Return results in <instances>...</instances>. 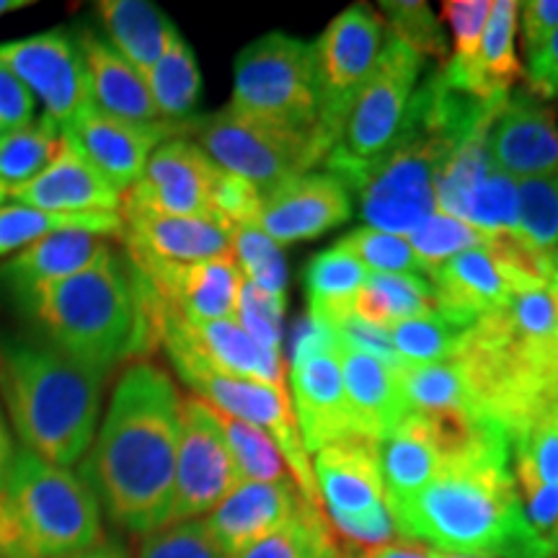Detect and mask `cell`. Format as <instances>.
Listing matches in <instances>:
<instances>
[{
    "instance_id": "cell-1",
    "label": "cell",
    "mask_w": 558,
    "mask_h": 558,
    "mask_svg": "<svg viewBox=\"0 0 558 558\" xmlns=\"http://www.w3.org/2000/svg\"><path fill=\"white\" fill-rule=\"evenodd\" d=\"M181 399L166 369L135 362L117 380L81 476L114 525L145 535L163 527L173 497Z\"/></svg>"
},
{
    "instance_id": "cell-2",
    "label": "cell",
    "mask_w": 558,
    "mask_h": 558,
    "mask_svg": "<svg viewBox=\"0 0 558 558\" xmlns=\"http://www.w3.org/2000/svg\"><path fill=\"white\" fill-rule=\"evenodd\" d=\"M396 533L418 546L484 558H554L530 530L501 427L452 458L414 497L390 505Z\"/></svg>"
},
{
    "instance_id": "cell-3",
    "label": "cell",
    "mask_w": 558,
    "mask_h": 558,
    "mask_svg": "<svg viewBox=\"0 0 558 558\" xmlns=\"http://www.w3.org/2000/svg\"><path fill=\"white\" fill-rule=\"evenodd\" d=\"M478 414L505 427L509 442L558 409V284L522 288L505 308L478 318L452 354Z\"/></svg>"
},
{
    "instance_id": "cell-4",
    "label": "cell",
    "mask_w": 558,
    "mask_h": 558,
    "mask_svg": "<svg viewBox=\"0 0 558 558\" xmlns=\"http://www.w3.org/2000/svg\"><path fill=\"white\" fill-rule=\"evenodd\" d=\"M107 369L41 339L0 337V396L21 448L60 469L86 458L99 432Z\"/></svg>"
},
{
    "instance_id": "cell-5",
    "label": "cell",
    "mask_w": 558,
    "mask_h": 558,
    "mask_svg": "<svg viewBox=\"0 0 558 558\" xmlns=\"http://www.w3.org/2000/svg\"><path fill=\"white\" fill-rule=\"evenodd\" d=\"M47 344L88 367L109 369L140 349V308L132 277L114 248L78 275L21 300Z\"/></svg>"
},
{
    "instance_id": "cell-6",
    "label": "cell",
    "mask_w": 558,
    "mask_h": 558,
    "mask_svg": "<svg viewBox=\"0 0 558 558\" xmlns=\"http://www.w3.org/2000/svg\"><path fill=\"white\" fill-rule=\"evenodd\" d=\"M9 558H65L101 546V505L73 469L16 450L3 494Z\"/></svg>"
},
{
    "instance_id": "cell-7",
    "label": "cell",
    "mask_w": 558,
    "mask_h": 558,
    "mask_svg": "<svg viewBox=\"0 0 558 558\" xmlns=\"http://www.w3.org/2000/svg\"><path fill=\"white\" fill-rule=\"evenodd\" d=\"M230 109L282 130L324 135L313 45L269 32L243 47L235 60Z\"/></svg>"
},
{
    "instance_id": "cell-8",
    "label": "cell",
    "mask_w": 558,
    "mask_h": 558,
    "mask_svg": "<svg viewBox=\"0 0 558 558\" xmlns=\"http://www.w3.org/2000/svg\"><path fill=\"white\" fill-rule=\"evenodd\" d=\"M422 65L424 60L388 32L378 65L349 111L339 143L324 158L329 169L326 173L339 179L347 190L396 143Z\"/></svg>"
},
{
    "instance_id": "cell-9",
    "label": "cell",
    "mask_w": 558,
    "mask_h": 558,
    "mask_svg": "<svg viewBox=\"0 0 558 558\" xmlns=\"http://www.w3.org/2000/svg\"><path fill=\"white\" fill-rule=\"evenodd\" d=\"M194 135L213 163L251 181L262 194L308 173L333 150L331 140L320 132L282 130L230 107L194 124Z\"/></svg>"
},
{
    "instance_id": "cell-10",
    "label": "cell",
    "mask_w": 558,
    "mask_h": 558,
    "mask_svg": "<svg viewBox=\"0 0 558 558\" xmlns=\"http://www.w3.org/2000/svg\"><path fill=\"white\" fill-rule=\"evenodd\" d=\"M320 509L347 546L373 548L396 538L383 484L378 442L352 437L318 450L313 460Z\"/></svg>"
},
{
    "instance_id": "cell-11",
    "label": "cell",
    "mask_w": 558,
    "mask_h": 558,
    "mask_svg": "<svg viewBox=\"0 0 558 558\" xmlns=\"http://www.w3.org/2000/svg\"><path fill=\"white\" fill-rule=\"evenodd\" d=\"M388 39V26L380 13L357 3L341 11L326 26L316 45V81H318V120L324 135L333 145L357 101L360 90L378 65Z\"/></svg>"
},
{
    "instance_id": "cell-12",
    "label": "cell",
    "mask_w": 558,
    "mask_h": 558,
    "mask_svg": "<svg viewBox=\"0 0 558 558\" xmlns=\"http://www.w3.org/2000/svg\"><path fill=\"white\" fill-rule=\"evenodd\" d=\"M290 401L308 456L352 439L337 339L329 326L305 318L295 339L290 369Z\"/></svg>"
},
{
    "instance_id": "cell-13",
    "label": "cell",
    "mask_w": 558,
    "mask_h": 558,
    "mask_svg": "<svg viewBox=\"0 0 558 558\" xmlns=\"http://www.w3.org/2000/svg\"><path fill=\"white\" fill-rule=\"evenodd\" d=\"M239 484L213 411L199 399H181L177 471L166 525L205 520Z\"/></svg>"
},
{
    "instance_id": "cell-14",
    "label": "cell",
    "mask_w": 558,
    "mask_h": 558,
    "mask_svg": "<svg viewBox=\"0 0 558 558\" xmlns=\"http://www.w3.org/2000/svg\"><path fill=\"white\" fill-rule=\"evenodd\" d=\"M0 65L9 68L26 90L45 104V117L60 124V130L88 107L86 68L75 34L50 29L3 41Z\"/></svg>"
},
{
    "instance_id": "cell-15",
    "label": "cell",
    "mask_w": 558,
    "mask_h": 558,
    "mask_svg": "<svg viewBox=\"0 0 558 558\" xmlns=\"http://www.w3.org/2000/svg\"><path fill=\"white\" fill-rule=\"evenodd\" d=\"M427 277L437 311L463 329H471L478 318L505 308L518 290L554 282L527 275L492 246L463 251L432 269Z\"/></svg>"
},
{
    "instance_id": "cell-16",
    "label": "cell",
    "mask_w": 558,
    "mask_h": 558,
    "mask_svg": "<svg viewBox=\"0 0 558 558\" xmlns=\"http://www.w3.org/2000/svg\"><path fill=\"white\" fill-rule=\"evenodd\" d=\"M186 128L190 124H137L114 120L88 104L62 132L68 143L122 194L137 184L158 145Z\"/></svg>"
},
{
    "instance_id": "cell-17",
    "label": "cell",
    "mask_w": 558,
    "mask_h": 558,
    "mask_svg": "<svg viewBox=\"0 0 558 558\" xmlns=\"http://www.w3.org/2000/svg\"><path fill=\"white\" fill-rule=\"evenodd\" d=\"M166 311L186 324L233 320L239 313L243 279L233 254L199 264L132 262Z\"/></svg>"
},
{
    "instance_id": "cell-18",
    "label": "cell",
    "mask_w": 558,
    "mask_h": 558,
    "mask_svg": "<svg viewBox=\"0 0 558 558\" xmlns=\"http://www.w3.org/2000/svg\"><path fill=\"white\" fill-rule=\"evenodd\" d=\"M215 177L218 163H213L197 143L171 137L153 153L143 177L122 199V207L177 218H209Z\"/></svg>"
},
{
    "instance_id": "cell-19",
    "label": "cell",
    "mask_w": 558,
    "mask_h": 558,
    "mask_svg": "<svg viewBox=\"0 0 558 558\" xmlns=\"http://www.w3.org/2000/svg\"><path fill=\"white\" fill-rule=\"evenodd\" d=\"M352 218L349 190L331 173H303L264 194L256 226L277 246L320 239Z\"/></svg>"
},
{
    "instance_id": "cell-20",
    "label": "cell",
    "mask_w": 558,
    "mask_h": 558,
    "mask_svg": "<svg viewBox=\"0 0 558 558\" xmlns=\"http://www.w3.org/2000/svg\"><path fill=\"white\" fill-rule=\"evenodd\" d=\"M488 156L512 179L558 177L556 111L535 94H509L488 130Z\"/></svg>"
},
{
    "instance_id": "cell-21",
    "label": "cell",
    "mask_w": 558,
    "mask_h": 558,
    "mask_svg": "<svg viewBox=\"0 0 558 558\" xmlns=\"http://www.w3.org/2000/svg\"><path fill=\"white\" fill-rule=\"evenodd\" d=\"M303 505V494L292 478L275 484L246 481L207 514L205 527L222 556L233 558L288 525Z\"/></svg>"
},
{
    "instance_id": "cell-22",
    "label": "cell",
    "mask_w": 558,
    "mask_h": 558,
    "mask_svg": "<svg viewBox=\"0 0 558 558\" xmlns=\"http://www.w3.org/2000/svg\"><path fill=\"white\" fill-rule=\"evenodd\" d=\"M124 241L132 262L199 264L230 256V233L213 218H177L122 207Z\"/></svg>"
},
{
    "instance_id": "cell-23",
    "label": "cell",
    "mask_w": 558,
    "mask_h": 558,
    "mask_svg": "<svg viewBox=\"0 0 558 558\" xmlns=\"http://www.w3.org/2000/svg\"><path fill=\"white\" fill-rule=\"evenodd\" d=\"M9 199L13 205L47 213H122V194L68 143V137L60 156L29 184L9 190Z\"/></svg>"
},
{
    "instance_id": "cell-24",
    "label": "cell",
    "mask_w": 558,
    "mask_h": 558,
    "mask_svg": "<svg viewBox=\"0 0 558 558\" xmlns=\"http://www.w3.org/2000/svg\"><path fill=\"white\" fill-rule=\"evenodd\" d=\"M337 357L354 437L378 442L407 414L396 369L341 339H337Z\"/></svg>"
},
{
    "instance_id": "cell-25",
    "label": "cell",
    "mask_w": 558,
    "mask_h": 558,
    "mask_svg": "<svg viewBox=\"0 0 558 558\" xmlns=\"http://www.w3.org/2000/svg\"><path fill=\"white\" fill-rule=\"evenodd\" d=\"M75 41H78L83 68H86L90 107L124 122H163L153 104L148 83L120 52H114L107 39L94 29H78Z\"/></svg>"
},
{
    "instance_id": "cell-26",
    "label": "cell",
    "mask_w": 558,
    "mask_h": 558,
    "mask_svg": "<svg viewBox=\"0 0 558 558\" xmlns=\"http://www.w3.org/2000/svg\"><path fill=\"white\" fill-rule=\"evenodd\" d=\"M111 246L104 235L88 230H62L32 246L16 251L11 259L0 264V288L9 290L13 300L29 298L45 284L60 282L88 269L107 254Z\"/></svg>"
},
{
    "instance_id": "cell-27",
    "label": "cell",
    "mask_w": 558,
    "mask_h": 558,
    "mask_svg": "<svg viewBox=\"0 0 558 558\" xmlns=\"http://www.w3.org/2000/svg\"><path fill=\"white\" fill-rule=\"evenodd\" d=\"M107 41L140 75H145L163 58L179 37L173 21L148 0H101L96 3Z\"/></svg>"
},
{
    "instance_id": "cell-28",
    "label": "cell",
    "mask_w": 558,
    "mask_h": 558,
    "mask_svg": "<svg viewBox=\"0 0 558 558\" xmlns=\"http://www.w3.org/2000/svg\"><path fill=\"white\" fill-rule=\"evenodd\" d=\"M367 277L369 271L341 243L320 251L305 269L308 318L329 326V329L344 324L352 318L354 300H357Z\"/></svg>"
},
{
    "instance_id": "cell-29",
    "label": "cell",
    "mask_w": 558,
    "mask_h": 558,
    "mask_svg": "<svg viewBox=\"0 0 558 558\" xmlns=\"http://www.w3.org/2000/svg\"><path fill=\"white\" fill-rule=\"evenodd\" d=\"M396 378L407 411L429 416H481L456 357L432 365H401Z\"/></svg>"
},
{
    "instance_id": "cell-30",
    "label": "cell",
    "mask_w": 558,
    "mask_h": 558,
    "mask_svg": "<svg viewBox=\"0 0 558 558\" xmlns=\"http://www.w3.org/2000/svg\"><path fill=\"white\" fill-rule=\"evenodd\" d=\"M437 311L429 279L403 275H369L354 300L352 316L380 331H393L403 320Z\"/></svg>"
},
{
    "instance_id": "cell-31",
    "label": "cell",
    "mask_w": 558,
    "mask_h": 558,
    "mask_svg": "<svg viewBox=\"0 0 558 558\" xmlns=\"http://www.w3.org/2000/svg\"><path fill=\"white\" fill-rule=\"evenodd\" d=\"M62 230H88L96 235H122L124 220L122 213H47V209H34L24 205H3L0 207V256L13 254L32 246L34 241L47 239Z\"/></svg>"
},
{
    "instance_id": "cell-32",
    "label": "cell",
    "mask_w": 558,
    "mask_h": 558,
    "mask_svg": "<svg viewBox=\"0 0 558 558\" xmlns=\"http://www.w3.org/2000/svg\"><path fill=\"white\" fill-rule=\"evenodd\" d=\"M514 34H518V3L494 0L478 52V81L484 101L507 99L514 83L525 75L514 52Z\"/></svg>"
},
{
    "instance_id": "cell-33",
    "label": "cell",
    "mask_w": 558,
    "mask_h": 558,
    "mask_svg": "<svg viewBox=\"0 0 558 558\" xmlns=\"http://www.w3.org/2000/svg\"><path fill=\"white\" fill-rule=\"evenodd\" d=\"M156 104L158 117L171 124H186L192 111L197 109L202 96V73L194 50L186 39L179 37L171 41L156 65L143 75Z\"/></svg>"
},
{
    "instance_id": "cell-34",
    "label": "cell",
    "mask_w": 558,
    "mask_h": 558,
    "mask_svg": "<svg viewBox=\"0 0 558 558\" xmlns=\"http://www.w3.org/2000/svg\"><path fill=\"white\" fill-rule=\"evenodd\" d=\"M488 11H492V0H445L442 3V16L452 32L456 50L439 68V73L452 88L478 101H484L478 81V52Z\"/></svg>"
},
{
    "instance_id": "cell-35",
    "label": "cell",
    "mask_w": 558,
    "mask_h": 558,
    "mask_svg": "<svg viewBox=\"0 0 558 558\" xmlns=\"http://www.w3.org/2000/svg\"><path fill=\"white\" fill-rule=\"evenodd\" d=\"M233 558H352V546L333 533L324 509L305 501L288 525Z\"/></svg>"
},
{
    "instance_id": "cell-36",
    "label": "cell",
    "mask_w": 558,
    "mask_h": 558,
    "mask_svg": "<svg viewBox=\"0 0 558 558\" xmlns=\"http://www.w3.org/2000/svg\"><path fill=\"white\" fill-rule=\"evenodd\" d=\"M65 145V132L50 117H39L26 128L0 137V186L16 190L37 179Z\"/></svg>"
},
{
    "instance_id": "cell-37",
    "label": "cell",
    "mask_w": 558,
    "mask_h": 558,
    "mask_svg": "<svg viewBox=\"0 0 558 558\" xmlns=\"http://www.w3.org/2000/svg\"><path fill=\"white\" fill-rule=\"evenodd\" d=\"M209 411H213L215 424H218L220 435L226 439V448L230 452V460H233L241 484H246V481L275 484V481L290 478L288 463H284L282 452H279L275 439L267 432L254 427V424L241 422V418L222 414V411L213 407H209Z\"/></svg>"
},
{
    "instance_id": "cell-38",
    "label": "cell",
    "mask_w": 558,
    "mask_h": 558,
    "mask_svg": "<svg viewBox=\"0 0 558 558\" xmlns=\"http://www.w3.org/2000/svg\"><path fill=\"white\" fill-rule=\"evenodd\" d=\"M469 329L458 326L456 320L432 311L427 316L403 320L390 331V344L401 365H432V362L450 360L458 352L460 339Z\"/></svg>"
},
{
    "instance_id": "cell-39",
    "label": "cell",
    "mask_w": 558,
    "mask_h": 558,
    "mask_svg": "<svg viewBox=\"0 0 558 558\" xmlns=\"http://www.w3.org/2000/svg\"><path fill=\"white\" fill-rule=\"evenodd\" d=\"M518 226L522 241L535 254L558 251V177L518 179Z\"/></svg>"
},
{
    "instance_id": "cell-40",
    "label": "cell",
    "mask_w": 558,
    "mask_h": 558,
    "mask_svg": "<svg viewBox=\"0 0 558 558\" xmlns=\"http://www.w3.org/2000/svg\"><path fill=\"white\" fill-rule=\"evenodd\" d=\"M230 251H233V259L248 284L271 292V295L288 298V262H284V251L256 222L254 226L235 228L230 233Z\"/></svg>"
},
{
    "instance_id": "cell-41",
    "label": "cell",
    "mask_w": 558,
    "mask_h": 558,
    "mask_svg": "<svg viewBox=\"0 0 558 558\" xmlns=\"http://www.w3.org/2000/svg\"><path fill=\"white\" fill-rule=\"evenodd\" d=\"M349 254L357 256V262L369 275H403V277H427V269L418 262L416 251L403 235L386 233L375 228H357L339 241Z\"/></svg>"
},
{
    "instance_id": "cell-42",
    "label": "cell",
    "mask_w": 558,
    "mask_h": 558,
    "mask_svg": "<svg viewBox=\"0 0 558 558\" xmlns=\"http://www.w3.org/2000/svg\"><path fill=\"white\" fill-rule=\"evenodd\" d=\"M383 16L388 21V32L403 41L418 58H435L448 62V39L437 13L424 0H386L380 3Z\"/></svg>"
},
{
    "instance_id": "cell-43",
    "label": "cell",
    "mask_w": 558,
    "mask_h": 558,
    "mask_svg": "<svg viewBox=\"0 0 558 558\" xmlns=\"http://www.w3.org/2000/svg\"><path fill=\"white\" fill-rule=\"evenodd\" d=\"M407 241L411 243V248L416 251L418 262L424 264V269H427L429 275L432 269L439 267V264L452 259V256L463 254V251L484 248L488 235L469 226V222L435 209L422 226L411 230Z\"/></svg>"
},
{
    "instance_id": "cell-44",
    "label": "cell",
    "mask_w": 558,
    "mask_h": 558,
    "mask_svg": "<svg viewBox=\"0 0 558 558\" xmlns=\"http://www.w3.org/2000/svg\"><path fill=\"white\" fill-rule=\"evenodd\" d=\"M512 476L530 530L548 548L550 556H558V486L543 484L520 458H512Z\"/></svg>"
},
{
    "instance_id": "cell-45",
    "label": "cell",
    "mask_w": 558,
    "mask_h": 558,
    "mask_svg": "<svg viewBox=\"0 0 558 558\" xmlns=\"http://www.w3.org/2000/svg\"><path fill=\"white\" fill-rule=\"evenodd\" d=\"M135 558H226L213 535L207 533L205 520L173 522L150 530L140 541Z\"/></svg>"
},
{
    "instance_id": "cell-46",
    "label": "cell",
    "mask_w": 558,
    "mask_h": 558,
    "mask_svg": "<svg viewBox=\"0 0 558 558\" xmlns=\"http://www.w3.org/2000/svg\"><path fill=\"white\" fill-rule=\"evenodd\" d=\"M264 194L246 179L235 173L222 171L218 166V177L209 192V218L218 220L228 233L241 226H254L259 220Z\"/></svg>"
},
{
    "instance_id": "cell-47",
    "label": "cell",
    "mask_w": 558,
    "mask_h": 558,
    "mask_svg": "<svg viewBox=\"0 0 558 558\" xmlns=\"http://www.w3.org/2000/svg\"><path fill=\"white\" fill-rule=\"evenodd\" d=\"M512 458L525 460L543 484L558 486V409L543 411L512 439Z\"/></svg>"
},
{
    "instance_id": "cell-48",
    "label": "cell",
    "mask_w": 558,
    "mask_h": 558,
    "mask_svg": "<svg viewBox=\"0 0 558 558\" xmlns=\"http://www.w3.org/2000/svg\"><path fill=\"white\" fill-rule=\"evenodd\" d=\"M284 305H288V298L271 295V292H264L259 288H254V284L243 282L235 320H239L243 331H246L256 344L271 349V352H279V344H282Z\"/></svg>"
},
{
    "instance_id": "cell-49",
    "label": "cell",
    "mask_w": 558,
    "mask_h": 558,
    "mask_svg": "<svg viewBox=\"0 0 558 558\" xmlns=\"http://www.w3.org/2000/svg\"><path fill=\"white\" fill-rule=\"evenodd\" d=\"M34 120V96L9 68L0 65V137L26 128Z\"/></svg>"
},
{
    "instance_id": "cell-50",
    "label": "cell",
    "mask_w": 558,
    "mask_h": 558,
    "mask_svg": "<svg viewBox=\"0 0 558 558\" xmlns=\"http://www.w3.org/2000/svg\"><path fill=\"white\" fill-rule=\"evenodd\" d=\"M518 19L522 21V39H525L530 58L558 32V0H525V3H518Z\"/></svg>"
},
{
    "instance_id": "cell-51",
    "label": "cell",
    "mask_w": 558,
    "mask_h": 558,
    "mask_svg": "<svg viewBox=\"0 0 558 558\" xmlns=\"http://www.w3.org/2000/svg\"><path fill=\"white\" fill-rule=\"evenodd\" d=\"M527 81L538 99L558 96V32L550 37L538 52L530 54Z\"/></svg>"
},
{
    "instance_id": "cell-52",
    "label": "cell",
    "mask_w": 558,
    "mask_h": 558,
    "mask_svg": "<svg viewBox=\"0 0 558 558\" xmlns=\"http://www.w3.org/2000/svg\"><path fill=\"white\" fill-rule=\"evenodd\" d=\"M352 558H429V550L418 543L390 541L373 548H352Z\"/></svg>"
},
{
    "instance_id": "cell-53",
    "label": "cell",
    "mask_w": 558,
    "mask_h": 558,
    "mask_svg": "<svg viewBox=\"0 0 558 558\" xmlns=\"http://www.w3.org/2000/svg\"><path fill=\"white\" fill-rule=\"evenodd\" d=\"M13 458H16V445H13L11 429H9V424H5L3 411H0V499H3L5 484H9Z\"/></svg>"
},
{
    "instance_id": "cell-54",
    "label": "cell",
    "mask_w": 558,
    "mask_h": 558,
    "mask_svg": "<svg viewBox=\"0 0 558 558\" xmlns=\"http://www.w3.org/2000/svg\"><path fill=\"white\" fill-rule=\"evenodd\" d=\"M65 558H130V554L117 541H104L101 546L83 550V554H75V556H65Z\"/></svg>"
},
{
    "instance_id": "cell-55",
    "label": "cell",
    "mask_w": 558,
    "mask_h": 558,
    "mask_svg": "<svg viewBox=\"0 0 558 558\" xmlns=\"http://www.w3.org/2000/svg\"><path fill=\"white\" fill-rule=\"evenodd\" d=\"M29 5H34L32 0H0V16H9L13 11L29 9Z\"/></svg>"
},
{
    "instance_id": "cell-56",
    "label": "cell",
    "mask_w": 558,
    "mask_h": 558,
    "mask_svg": "<svg viewBox=\"0 0 558 558\" xmlns=\"http://www.w3.org/2000/svg\"><path fill=\"white\" fill-rule=\"evenodd\" d=\"M429 550V558H484V556H463V554H448V550H435V548H427Z\"/></svg>"
},
{
    "instance_id": "cell-57",
    "label": "cell",
    "mask_w": 558,
    "mask_h": 558,
    "mask_svg": "<svg viewBox=\"0 0 558 558\" xmlns=\"http://www.w3.org/2000/svg\"><path fill=\"white\" fill-rule=\"evenodd\" d=\"M550 264H554V279H556V284H558V251L554 256H550Z\"/></svg>"
},
{
    "instance_id": "cell-58",
    "label": "cell",
    "mask_w": 558,
    "mask_h": 558,
    "mask_svg": "<svg viewBox=\"0 0 558 558\" xmlns=\"http://www.w3.org/2000/svg\"><path fill=\"white\" fill-rule=\"evenodd\" d=\"M5 202H9V192H5V190H3V186H0V207H3V205H5Z\"/></svg>"
},
{
    "instance_id": "cell-59",
    "label": "cell",
    "mask_w": 558,
    "mask_h": 558,
    "mask_svg": "<svg viewBox=\"0 0 558 558\" xmlns=\"http://www.w3.org/2000/svg\"><path fill=\"white\" fill-rule=\"evenodd\" d=\"M554 558H558V556H554Z\"/></svg>"
},
{
    "instance_id": "cell-60",
    "label": "cell",
    "mask_w": 558,
    "mask_h": 558,
    "mask_svg": "<svg viewBox=\"0 0 558 558\" xmlns=\"http://www.w3.org/2000/svg\"><path fill=\"white\" fill-rule=\"evenodd\" d=\"M0 558H3V556H0Z\"/></svg>"
}]
</instances>
